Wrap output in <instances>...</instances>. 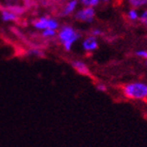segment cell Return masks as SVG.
Masks as SVG:
<instances>
[{
  "instance_id": "1",
  "label": "cell",
  "mask_w": 147,
  "mask_h": 147,
  "mask_svg": "<svg viewBox=\"0 0 147 147\" xmlns=\"http://www.w3.org/2000/svg\"><path fill=\"white\" fill-rule=\"evenodd\" d=\"M121 93L130 100L147 102V84L143 81H133L123 84L121 86Z\"/></svg>"
},
{
  "instance_id": "2",
  "label": "cell",
  "mask_w": 147,
  "mask_h": 147,
  "mask_svg": "<svg viewBox=\"0 0 147 147\" xmlns=\"http://www.w3.org/2000/svg\"><path fill=\"white\" fill-rule=\"evenodd\" d=\"M58 37L63 44L64 49L66 52H70L72 49L73 43L80 38L81 35L73 27L69 26V25H64L63 27H61L59 33H58Z\"/></svg>"
},
{
  "instance_id": "3",
  "label": "cell",
  "mask_w": 147,
  "mask_h": 147,
  "mask_svg": "<svg viewBox=\"0 0 147 147\" xmlns=\"http://www.w3.org/2000/svg\"><path fill=\"white\" fill-rule=\"evenodd\" d=\"M33 27L37 30H40V31L45 29V28L58 30L60 27V24L56 19H53V18H49V17H40L33 22Z\"/></svg>"
},
{
  "instance_id": "4",
  "label": "cell",
  "mask_w": 147,
  "mask_h": 147,
  "mask_svg": "<svg viewBox=\"0 0 147 147\" xmlns=\"http://www.w3.org/2000/svg\"><path fill=\"white\" fill-rule=\"evenodd\" d=\"M96 11L95 7H92V6H84V8L77 10L75 12V19L79 22L82 23H92L95 19Z\"/></svg>"
},
{
  "instance_id": "5",
  "label": "cell",
  "mask_w": 147,
  "mask_h": 147,
  "mask_svg": "<svg viewBox=\"0 0 147 147\" xmlns=\"http://www.w3.org/2000/svg\"><path fill=\"white\" fill-rule=\"evenodd\" d=\"M98 47H99L98 40H97V37L94 36V35L86 37V39L82 41V49L86 52H94L96 49H98Z\"/></svg>"
},
{
  "instance_id": "6",
  "label": "cell",
  "mask_w": 147,
  "mask_h": 147,
  "mask_svg": "<svg viewBox=\"0 0 147 147\" xmlns=\"http://www.w3.org/2000/svg\"><path fill=\"white\" fill-rule=\"evenodd\" d=\"M0 15H1V20L5 23L17 22L19 20V15L10 8H3L0 12Z\"/></svg>"
},
{
  "instance_id": "7",
  "label": "cell",
  "mask_w": 147,
  "mask_h": 147,
  "mask_svg": "<svg viewBox=\"0 0 147 147\" xmlns=\"http://www.w3.org/2000/svg\"><path fill=\"white\" fill-rule=\"evenodd\" d=\"M71 66L77 73L81 74V75H90V69H88V65L84 62L73 61L71 63Z\"/></svg>"
},
{
  "instance_id": "8",
  "label": "cell",
  "mask_w": 147,
  "mask_h": 147,
  "mask_svg": "<svg viewBox=\"0 0 147 147\" xmlns=\"http://www.w3.org/2000/svg\"><path fill=\"white\" fill-rule=\"evenodd\" d=\"M78 2H79V0H70V1L65 5V7H64L63 11H62V13H61L62 17H67V16L72 15L76 10V8H77Z\"/></svg>"
},
{
  "instance_id": "9",
  "label": "cell",
  "mask_w": 147,
  "mask_h": 147,
  "mask_svg": "<svg viewBox=\"0 0 147 147\" xmlns=\"http://www.w3.org/2000/svg\"><path fill=\"white\" fill-rule=\"evenodd\" d=\"M127 2L134 8H141L147 5V0H127Z\"/></svg>"
},
{
  "instance_id": "10",
  "label": "cell",
  "mask_w": 147,
  "mask_h": 147,
  "mask_svg": "<svg viewBox=\"0 0 147 147\" xmlns=\"http://www.w3.org/2000/svg\"><path fill=\"white\" fill-rule=\"evenodd\" d=\"M127 19L130 21H132V22H136V21L139 20V13H138V10L137 8H130L129 9V11H127Z\"/></svg>"
},
{
  "instance_id": "11",
  "label": "cell",
  "mask_w": 147,
  "mask_h": 147,
  "mask_svg": "<svg viewBox=\"0 0 147 147\" xmlns=\"http://www.w3.org/2000/svg\"><path fill=\"white\" fill-rule=\"evenodd\" d=\"M41 35L43 38H53L57 35V30L45 28V29L41 30Z\"/></svg>"
},
{
  "instance_id": "12",
  "label": "cell",
  "mask_w": 147,
  "mask_h": 147,
  "mask_svg": "<svg viewBox=\"0 0 147 147\" xmlns=\"http://www.w3.org/2000/svg\"><path fill=\"white\" fill-rule=\"evenodd\" d=\"M139 21L145 28H147V9H145L141 16H139Z\"/></svg>"
},
{
  "instance_id": "13",
  "label": "cell",
  "mask_w": 147,
  "mask_h": 147,
  "mask_svg": "<svg viewBox=\"0 0 147 147\" xmlns=\"http://www.w3.org/2000/svg\"><path fill=\"white\" fill-rule=\"evenodd\" d=\"M135 55H136V57H138V58L147 60V51H145V49H139V51H136Z\"/></svg>"
},
{
  "instance_id": "14",
  "label": "cell",
  "mask_w": 147,
  "mask_h": 147,
  "mask_svg": "<svg viewBox=\"0 0 147 147\" xmlns=\"http://www.w3.org/2000/svg\"><path fill=\"white\" fill-rule=\"evenodd\" d=\"M30 55H32V56H34V57H42L43 56V53L41 52V51H39V49H31L29 52Z\"/></svg>"
},
{
  "instance_id": "15",
  "label": "cell",
  "mask_w": 147,
  "mask_h": 147,
  "mask_svg": "<svg viewBox=\"0 0 147 147\" xmlns=\"http://www.w3.org/2000/svg\"><path fill=\"white\" fill-rule=\"evenodd\" d=\"M96 88H97V90L100 92H106L107 91V88H106V86L104 84H98L97 86H96Z\"/></svg>"
},
{
  "instance_id": "16",
  "label": "cell",
  "mask_w": 147,
  "mask_h": 147,
  "mask_svg": "<svg viewBox=\"0 0 147 147\" xmlns=\"http://www.w3.org/2000/svg\"><path fill=\"white\" fill-rule=\"evenodd\" d=\"M101 0H91L90 1V5L88 6H92V7H96V6H98L100 4Z\"/></svg>"
},
{
  "instance_id": "17",
  "label": "cell",
  "mask_w": 147,
  "mask_h": 147,
  "mask_svg": "<svg viewBox=\"0 0 147 147\" xmlns=\"http://www.w3.org/2000/svg\"><path fill=\"white\" fill-rule=\"evenodd\" d=\"M102 34H103V32L101 31L100 29H94L93 31H92V35H94V36H96V37Z\"/></svg>"
},
{
  "instance_id": "18",
  "label": "cell",
  "mask_w": 147,
  "mask_h": 147,
  "mask_svg": "<svg viewBox=\"0 0 147 147\" xmlns=\"http://www.w3.org/2000/svg\"><path fill=\"white\" fill-rule=\"evenodd\" d=\"M90 1L91 0H79V2L84 5V6H88L90 5Z\"/></svg>"
},
{
  "instance_id": "19",
  "label": "cell",
  "mask_w": 147,
  "mask_h": 147,
  "mask_svg": "<svg viewBox=\"0 0 147 147\" xmlns=\"http://www.w3.org/2000/svg\"><path fill=\"white\" fill-rule=\"evenodd\" d=\"M110 0H103V2H105V3H107V2H109Z\"/></svg>"
},
{
  "instance_id": "20",
  "label": "cell",
  "mask_w": 147,
  "mask_h": 147,
  "mask_svg": "<svg viewBox=\"0 0 147 147\" xmlns=\"http://www.w3.org/2000/svg\"><path fill=\"white\" fill-rule=\"evenodd\" d=\"M145 65L147 66V60H145Z\"/></svg>"
}]
</instances>
